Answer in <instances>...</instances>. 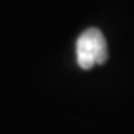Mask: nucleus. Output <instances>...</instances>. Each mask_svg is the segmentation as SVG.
I'll use <instances>...</instances> for the list:
<instances>
[{
    "mask_svg": "<svg viewBox=\"0 0 134 134\" xmlns=\"http://www.w3.org/2000/svg\"><path fill=\"white\" fill-rule=\"evenodd\" d=\"M76 58L79 67L90 70L107 60V43L98 29H88L76 42Z\"/></svg>",
    "mask_w": 134,
    "mask_h": 134,
    "instance_id": "nucleus-1",
    "label": "nucleus"
}]
</instances>
